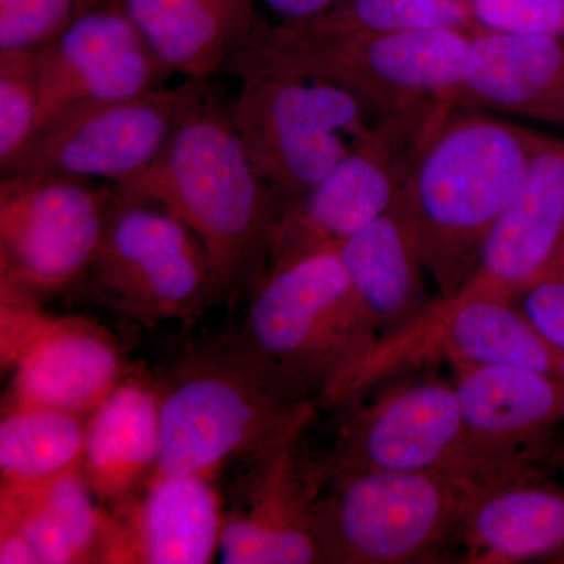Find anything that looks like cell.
Segmentation results:
<instances>
[{
    "mask_svg": "<svg viewBox=\"0 0 564 564\" xmlns=\"http://www.w3.org/2000/svg\"><path fill=\"white\" fill-rule=\"evenodd\" d=\"M459 545L466 563H564V486L538 464L481 489Z\"/></svg>",
    "mask_w": 564,
    "mask_h": 564,
    "instance_id": "d6986e66",
    "label": "cell"
},
{
    "mask_svg": "<svg viewBox=\"0 0 564 564\" xmlns=\"http://www.w3.org/2000/svg\"><path fill=\"white\" fill-rule=\"evenodd\" d=\"M302 440L296 434L247 458L236 499L223 508L221 563H321L313 516L328 480Z\"/></svg>",
    "mask_w": 564,
    "mask_h": 564,
    "instance_id": "7c38bea8",
    "label": "cell"
},
{
    "mask_svg": "<svg viewBox=\"0 0 564 564\" xmlns=\"http://www.w3.org/2000/svg\"><path fill=\"white\" fill-rule=\"evenodd\" d=\"M552 467H554V469L563 470V473H564V445L562 448H560L558 454H556L554 464H552Z\"/></svg>",
    "mask_w": 564,
    "mask_h": 564,
    "instance_id": "d6a6232c",
    "label": "cell"
},
{
    "mask_svg": "<svg viewBox=\"0 0 564 564\" xmlns=\"http://www.w3.org/2000/svg\"><path fill=\"white\" fill-rule=\"evenodd\" d=\"M2 364L11 380L3 411L47 408L90 415L128 377L109 329L76 315L55 317L2 288Z\"/></svg>",
    "mask_w": 564,
    "mask_h": 564,
    "instance_id": "30bf717a",
    "label": "cell"
},
{
    "mask_svg": "<svg viewBox=\"0 0 564 564\" xmlns=\"http://www.w3.org/2000/svg\"><path fill=\"white\" fill-rule=\"evenodd\" d=\"M40 118L39 50L0 51V165L20 150Z\"/></svg>",
    "mask_w": 564,
    "mask_h": 564,
    "instance_id": "4316f807",
    "label": "cell"
},
{
    "mask_svg": "<svg viewBox=\"0 0 564 564\" xmlns=\"http://www.w3.org/2000/svg\"><path fill=\"white\" fill-rule=\"evenodd\" d=\"M221 524V497L210 477H152L109 513L104 563H212Z\"/></svg>",
    "mask_w": 564,
    "mask_h": 564,
    "instance_id": "e0dca14e",
    "label": "cell"
},
{
    "mask_svg": "<svg viewBox=\"0 0 564 564\" xmlns=\"http://www.w3.org/2000/svg\"><path fill=\"white\" fill-rule=\"evenodd\" d=\"M47 408L3 411L0 422L2 485H36L82 469L87 423Z\"/></svg>",
    "mask_w": 564,
    "mask_h": 564,
    "instance_id": "d4e9b609",
    "label": "cell"
},
{
    "mask_svg": "<svg viewBox=\"0 0 564 564\" xmlns=\"http://www.w3.org/2000/svg\"><path fill=\"white\" fill-rule=\"evenodd\" d=\"M161 447L158 386L126 377L88 415L82 469L95 499L104 508L131 502L158 469Z\"/></svg>",
    "mask_w": 564,
    "mask_h": 564,
    "instance_id": "ffe728a7",
    "label": "cell"
},
{
    "mask_svg": "<svg viewBox=\"0 0 564 564\" xmlns=\"http://www.w3.org/2000/svg\"><path fill=\"white\" fill-rule=\"evenodd\" d=\"M552 274H564V242L562 243V247H560L558 252H556L555 258L552 259V262L549 263L547 269H545V272L541 274L540 278L552 276ZM540 278H538V280H540Z\"/></svg>",
    "mask_w": 564,
    "mask_h": 564,
    "instance_id": "1f68e13d",
    "label": "cell"
},
{
    "mask_svg": "<svg viewBox=\"0 0 564 564\" xmlns=\"http://www.w3.org/2000/svg\"><path fill=\"white\" fill-rule=\"evenodd\" d=\"M84 469L36 485H2L0 536L18 534L41 564L104 563L109 513L95 505Z\"/></svg>",
    "mask_w": 564,
    "mask_h": 564,
    "instance_id": "cb8c5ba5",
    "label": "cell"
},
{
    "mask_svg": "<svg viewBox=\"0 0 564 564\" xmlns=\"http://www.w3.org/2000/svg\"><path fill=\"white\" fill-rule=\"evenodd\" d=\"M113 195V182L2 174L0 285L41 304L79 284L98 250Z\"/></svg>",
    "mask_w": 564,
    "mask_h": 564,
    "instance_id": "ba28073f",
    "label": "cell"
},
{
    "mask_svg": "<svg viewBox=\"0 0 564 564\" xmlns=\"http://www.w3.org/2000/svg\"><path fill=\"white\" fill-rule=\"evenodd\" d=\"M356 296L380 339L395 336L421 318L430 304L423 295L417 239L402 204L337 245Z\"/></svg>",
    "mask_w": 564,
    "mask_h": 564,
    "instance_id": "603a6c76",
    "label": "cell"
},
{
    "mask_svg": "<svg viewBox=\"0 0 564 564\" xmlns=\"http://www.w3.org/2000/svg\"><path fill=\"white\" fill-rule=\"evenodd\" d=\"M443 356L454 364L518 367L564 380V355L534 332L511 300L459 291L430 304L414 325L378 340L361 370L372 383L397 361Z\"/></svg>",
    "mask_w": 564,
    "mask_h": 564,
    "instance_id": "4fadbf2b",
    "label": "cell"
},
{
    "mask_svg": "<svg viewBox=\"0 0 564 564\" xmlns=\"http://www.w3.org/2000/svg\"><path fill=\"white\" fill-rule=\"evenodd\" d=\"M513 303L534 332L564 355V274L533 281L516 293Z\"/></svg>",
    "mask_w": 564,
    "mask_h": 564,
    "instance_id": "f546056e",
    "label": "cell"
},
{
    "mask_svg": "<svg viewBox=\"0 0 564 564\" xmlns=\"http://www.w3.org/2000/svg\"><path fill=\"white\" fill-rule=\"evenodd\" d=\"M79 282L143 323L192 317L214 302L202 240L165 207L117 185L98 250Z\"/></svg>",
    "mask_w": 564,
    "mask_h": 564,
    "instance_id": "52a82bcc",
    "label": "cell"
},
{
    "mask_svg": "<svg viewBox=\"0 0 564 564\" xmlns=\"http://www.w3.org/2000/svg\"><path fill=\"white\" fill-rule=\"evenodd\" d=\"M540 135L492 118H459L423 147L399 202L441 299L473 278L486 237Z\"/></svg>",
    "mask_w": 564,
    "mask_h": 564,
    "instance_id": "3957f363",
    "label": "cell"
},
{
    "mask_svg": "<svg viewBox=\"0 0 564 564\" xmlns=\"http://www.w3.org/2000/svg\"><path fill=\"white\" fill-rule=\"evenodd\" d=\"M344 0H256L280 20V24H299L328 13Z\"/></svg>",
    "mask_w": 564,
    "mask_h": 564,
    "instance_id": "4dcf8cb0",
    "label": "cell"
},
{
    "mask_svg": "<svg viewBox=\"0 0 564 564\" xmlns=\"http://www.w3.org/2000/svg\"><path fill=\"white\" fill-rule=\"evenodd\" d=\"M163 63L185 79H210L263 21L256 0H121Z\"/></svg>",
    "mask_w": 564,
    "mask_h": 564,
    "instance_id": "44dd1931",
    "label": "cell"
},
{
    "mask_svg": "<svg viewBox=\"0 0 564 564\" xmlns=\"http://www.w3.org/2000/svg\"><path fill=\"white\" fill-rule=\"evenodd\" d=\"M560 36L484 32L470 39L462 91L491 109L564 122Z\"/></svg>",
    "mask_w": 564,
    "mask_h": 564,
    "instance_id": "7402d4cb",
    "label": "cell"
},
{
    "mask_svg": "<svg viewBox=\"0 0 564 564\" xmlns=\"http://www.w3.org/2000/svg\"><path fill=\"white\" fill-rule=\"evenodd\" d=\"M313 21L343 32L393 33L463 31L473 17L466 0H344Z\"/></svg>",
    "mask_w": 564,
    "mask_h": 564,
    "instance_id": "484cf974",
    "label": "cell"
},
{
    "mask_svg": "<svg viewBox=\"0 0 564 564\" xmlns=\"http://www.w3.org/2000/svg\"><path fill=\"white\" fill-rule=\"evenodd\" d=\"M485 32L564 35V7L556 0H466Z\"/></svg>",
    "mask_w": 564,
    "mask_h": 564,
    "instance_id": "f1b7e54d",
    "label": "cell"
},
{
    "mask_svg": "<svg viewBox=\"0 0 564 564\" xmlns=\"http://www.w3.org/2000/svg\"><path fill=\"white\" fill-rule=\"evenodd\" d=\"M243 337L318 403H334L380 333L356 296L339 250L323 247L267 269L250 293Z\"/></svg>",
    "mask_w": 564,
    "mask_h": 564,
    "instance_id": "5b68a950",
    "label": "cell"
},
{
    "mask_svg": "<svg viewBox=\"0 0 564 564\" xmlns=\"http://www.w3.org/2000/svg\"><path fill=\"white\" fill-rule=\"evenodd\" d=\"M232 74L240 88L228 106L229 117L281 212L373 132L367 126L373 107L336 82L265 66Z\"/></svg>",
    "mask_w": 564,
    "mask_h": 564,
    "instance_id": "8992f818",
    "label": "cell"
},
{
    "mask_svg": "<svg viewBox=\"0 0 564 564\" xmlns=\"http://www.w3.org/2000/svg\"><path fill=\"white\" fill-rule=\"evenodd\" d=\"M556 2H558L560 6L564 7V0H556Z\"/></svg>",
    "mask_w": 564,
    "mask_h": 564,
    "instance_id": "836d02e7",
    "label": "cell"
},
{
    "mask_svg": "<svg viewBox=\"0 0 564 564\" xmlns=\"http://www.w3.org/2000/svg\"><path fill=\"white\" fill-rule=\"evenodd\" d=\"M41 118L80 99H118L165 87L173 69L155 54L121 0L85 11L39 47Z\"/></svg>",
    "mask_w": 564,
    "mask_h": 564,
    "instance_id": "5bb4252c",
    "label": "cell"
},
{
    "mask_svg": "<svg viewBox=\"0 0 564 564\" xmlns=\"http://www.w3.org/2000/svg\"><path fill=\"white\" fill-rule=\"evenodd\" d=\"M158 392L162 447L152 477L214 478L234 459L304 433L317 408L302 383L245 337L188 352Z\"/></svg>",
    "mask_w": 564,
    "mask_h": 564,
    "instance_id": "7a4b0ae2",
    "label": "cell"
},
{
    "mask_svg": "<svg viewBox=\"0 0 564 564\" xmlns=\"http://www.w3.org/2000/svg\"><path fill=\"white\" fill-rule=\"evenodd\" d=\"M522 467V466H521ZM499 473L436 469L345 475L326 484L313 527L323 564L434 563L459 545L464 521Z\"/></svg>",
    "mask_w": 564,
    "mask_h": 564,
    "instance_id": "277c9868",
    "label": "cell"
},
{
    "mask_svg": "<svg viewBox=\"0 0 564 564\" xmlns=\"http://www.w3.org/2000/svg\"><path fill=\"white\" fill-rule=\"evenodd\" d=\"M104 0H0V51L39 50Z\"/></svg>",
    "mask_w": 564,
    "mask_h": 564,
    "instance_id": "83f0119b",
    "label": "cell"
},
{
    "mask_svg": "<svg viewBox=\"0 0 564 564\" xmlns=\"http://www.w3.org/2000/svg\"><path fill=\"white\" fill-rule=\"evenodd\" d=\"M120 191L172 212L202 240L214 302L232 300L262 280L281 204L234 129L209 82L161 154Z\"/></svg>",
    "mask_w": 564,
    "mask_h": 564,
    "instance_id": "6da1fadb",
    "label": "cell"
},
{
    "mask_svg": "<svg viewBox=\"0 0 564 564\" xmlns=\"http://www.w3.org/2000/svg\"><path fill=\"white\" fill-rule=\"evenodd\" d=\"M209 79H185L118 99H80L58 107L33 129L2 174L54 173L118 182L135 176L172 139Z\"/></svg>",
    "mask_w": 564,
    "mask_h": 564,
    "instance_id": "9c48e42d",
    "label": "cell"
},
{
    "mask_svg": "<svg viewBox=\"0 0 564 564\" xmlns=\"http://www.w3.org/2000/svg\"><path fill=\"white\" fill-rule=\"evenodd\" d=\"M402 188L386 155L383 129H378L355 144L302 199L281 212L267 269L350 239L391 210Z\"/></svg>",
    "mask_w": 564,
    "mask_h": 564,
    "instance_id": "ac0fdd59",
    "label": "cell"
},
{
    "mask_svg": "<svg viewBox=\"0 0 564 564\" xmlns=\"http://www.w3.org/2000/svg\"><path fill=\"white\" fill-rule=\"evenodd\" d=\"M322 462L328 481L367 473H499L529 464L492 463L478 454L467 436L455 386L441 380L393 386L356 408Z\"/></svg>",
    "mask_w": 564,
    "mask_h": 564,
    "instance_id": "8fae6325",
    "label": "cell"
},
{
    "mask_svg": "<svg viewBox=\"0 0 564 564\" xmlns=\"http://www.w3.org/2000/svg\"><path fill=\"white\" fill-rule=\"evenodd\" d=\"M563 242L564 141L540 135L462 291L513 302L545 272Z\"/></svg>",
    "mask_w": 564,
    "mask_h": 564,
    "instance_id": "2e32d148",
    "label": "cell"
},
{
    "mask_svg": "<svg viewBox=\"0 0 564 564\" xmlns=\"http://www.w3.org/2000/svg\"><path fill=\"white\" fill-rule=\"evenodd\" d=\"M467 436L484 458L552 467L564 422V380L518 367L454 364Z\"/></svg>",
    "mask_w": 564,
    "mask_h": 564,
    "instance_id": "9a60e30c",
    "label": "cell"
}]
</instances>
